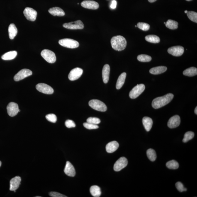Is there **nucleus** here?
<instances>
[{
  "instance_id": "f257e3e1",
  "label": "nucleus",
  "mask_w": 197,
  "mask_h": 197,
  "mask_svg": "<svg viewBox=\"0 0 197 197\" xmlns=\"http://www.w3.org/2000/svg\"><path fill=\"white\" fill-rule=\"evenodd\" d=\"M174 97V95L169 93L164 96L156 98L152 102L153 108L155 109H158L162 108L170 102Z\"/></svg>"
},
{
  "instance_id": "f03ea898",
  "label": "nucleus",
  "mask_w": 197,
  "mask_h": 197,
  "mask_svg": "<svg viewBox=\"0 0 197 197\" xmlns=\"http://www.w3.org/2000/svg\"><path fill=\"white\" fill-rule=\"evenodd\" d=\"M111 43L112 48L118 51L124 50L127 45L126 40L121 35L113 37L111 39Z\"/></svg>"
},
{
  "instance_id": "7ed1b4c3",
  "label": "nucleus",
  "mask_w": 197,
  "mask_h": 197,
  "mask_svg": "<svg viewBox=\"0 0 197 197\" xmlns=\"http://www.w3.org/2000/svg\"><path fill=\"white\" fill-rule=\"evenodd\" d=\"M89 105L92 108L96 111L105 112L107 110L106 105L99 100H91L89 102Z\"/></svg>"
},
{
  "instance_id": "20e7f679",
  "label": "nucleus",
  "mask_w": 197,
  "mask_h": 197,
  "mask_svg": "<svg viewBox=\"0 0 197 197\" xmlns=\"http://www.w3.org/2000/svg\"><path fill=\"white\" fill-rule=\"evenodd\" d=\"M59 43L62 46L68 48H76L79 46L78 42L69 38L62 39L59 41Z\"/></svg>"
},
{
  "instance_id": "39448f33",
  "label": "nucleus",
  "mask_w": 197,
  "mask_h": 197,
  "mask_svg": "<svg viewBox=\"0 0 197 197\" xmlns=\"http://www.w3.org/2000/svg\"><path fill=\"white\" fill-rule=\"evenodd\" d=\"M41 55L47 62L50 63H54L56 60L55 53L48 49H44L42 50Z\"/></svg>"
},
{
  "instance_id": "423d86ee",
  "label": "nucleus",
  "mask_w": 197,
  "mask_h": 197,
  "mask_svg": "<svg viewBox=\"0 0 197 197\" xmlns=\"http://www.w3.org/2000/svg\"><path fill=\"white\" fill-rule=\"evenodd\" d=\"M145 86L144 84H137L130 91L129 97L132 99H135L138 97L145 90Z\"/></svg>"
},
{
  "instance_id": "0eeeda50",
  "label": "nucleus",
  "mask_w": 197,
  "mask_h": 197,
  "mask_svg": "<svg viewBox=\"0 0 197 197\" xmlns=\"http://www.w3.org/2000/svg\"><path fill=\"white\" fill-rule=\"evenodd\" d=\"M63 26L64 28L71 30L82 29L84 28V24L81 20L64 23Z\"/></svg>"
},
{
  "instance_id": "6e6552de",
  "label": "nucleus",
  "mask_w": 197,
  "mask_h": 197,
  "mask_svg": "<svg viewBox=\"0 0 197 197\" xmlns=\"http://www.w3.org/2000/svg\"><path fill=\"white\" fill-rule=\"evenodd\" d=\"M23 14L29 21H34L36 20L37 13L33 8L27 7L24 11Z\"/></svg>"
},
{
  "instance_id": "1a4fd4ad",
  "label": "nucleus",
  "mask_w": 197,
  "mask_h": 197,
  "mask_svg": "<svg viewBox=\"0 0 197 197\" xmlns=\"http://www.w3.org/2000/svg\"><path fill=\"white\" fill-rule=\"evenodd\" d=\"M37 90L46 94H52L54 92L53 88L50 86L44 83H39L36 86Z\"/></svg>"
},
{
  "instance_id": "9d476101",
  "label": "nucleus",
  "mask_w": 197,
  "mask_h": 197,
  "mask_svg": "<svg viewBox=\"0 0 197 197\" xmlns=\"http://www.w3.org/2000/svg\"><path fill=\"white\" fill-rule=\"evenodd\" d=\"M32 72L29 69H24L20 71L15 75L14 80L18 81L32 75Z\"/></svg>"
},
{
  "instance_id": "9b49d317",
  "label": "nucleus",
  "mask_w": 197,
  "mask_h": 197,
  "mask_svg": "<svg viewBox=\"0 0 197 197\" xmlns=\"http://www.w3.org/2000/svg\"><path fill=\"white\" fill-rule=\"evenodd\" d=\"M128 164V161L125 157H121L115 162L114 169L115 171H119L126 167Z\"/></svg>"
},
{
  "instance_id": "f8f14e48",
  "label": "nucleus",
  "mask_w": 197,
  "mask_h": 197,
  "mask_svg": "<svg viewBox=\"0 0 197 197\" xmlns=\"http://www.w3.org/2000/svg\"><path fill=\"white\" fill-rule=\"evenodd\" d=\"M8 113L10 116L13 117L16 116L20 111L17 104L13 102L10 103L7 107Z\"/></svg>"
},
{
  "instance_id": "ddd939ff",
  "label": "nucleus",
  "mask_w": 197,
  "mask_h": 197,
  "mask_svg": "<svg viewBox=\"0 0 197 197\" xmlns=\"http://www.w3.org/2000/svg\"><path fill=\"white\" fill-rule=\"evenodd\" d=\"M184 51V47L181 46L171 47L168 50L169 53L176 57H179L182 55Z\"/></svg>"
},
{
  "instance_id": "4468645a",
  "label": "nucleus",
  "mask_w": 197,
  "mask_h": 197,
  "mask_svg": "<svg viewBox=\"0 0 197 197\" xmlns=\"http://www.w3.org/2000/svg\"><path fill=\"white\" fill-rule=\"evenodd\" d=\"M83 73L82 69L79 68H76L72 69L69 74L68 78L71 81H74L79 79Z\"/></svg>"
},
{
  "instance_id": "2eb2a0df",
  "label": "nucleus",
  "mask_w": 197,
  "mask_h": 197,
  "mask_svg": "<svg viewBox=\"0 0 197 197\" xmlns=\"http://www.w3.org/2000/svg\"><path fill=\"white\" fill-rule=\"evenodd\" d=\"M180 118L178 115H175L169 119L168 126L170 128L174 129L179 126L180 123Z\"/></svg>"
},
{
  "instance_id": "dca6fc26",
  "label": "nucleus",
  "mask_w": 197,
  "mask_h": 197,
  "mask_svg": "<svg viewBox=\"0 0 197 197\" xmlns=\"http://www.w3.org/2000/svg\"><path fill=\"white\" fill-rule=\"evenodd\" d=\"M21 180V178L20 176H16L12 178L10 181V190L16 192V190L19 187Z\"/></svg>"
},
{
  "instance_id": "f3484780",
  "label": "nucleus",
  "mask_w": 197,
  "mask_h": 197,
  "mask_svg": "<svg viewBox=\"0 0 197 197\" xmlns=\"http://www.w3.org/2000/svg\"><path fill=\"white\" fill-rule=\"evenodd\" d=\"M83 7L87 9L96 10L99 8V5L98 2L93 1H84L81 3Z\"/></svg>"
},
{
  "instance_id": "a211bd4d",
  "label": "nucleus",
  "mask_w": 197,
  "mask_h": 197,
  "mask_svg": "<svg viewBox=\"0 0 197 197\" xmlns=\"http://www.w3.org/2000/svg\"><path fill=\"white\" fill-rule=\"evenodd\" d=\"M64 173L67 176L74 177L76 174L75 169L69 161H67L64 170Z\"/></svg>"
},
{
  "instance_id": "6ab92c4d",
  "label": "nucleus",
  "mask_w": 197,
  "mask_h": 197,
  "mask_svg": "<svg viewBox=\"0 0 197 197\" xmlns=\"http://www.w3.org/2000/svg\"><path fill=\"white\" fill-rule=\"evenodd\" d=\"M110 71L109 65L106 64L104 66L102 70V77L103 82L105 84L108 83L109 80Z\"/></svg>"
},
{
  "instance_id": "aec40b11",
  "label": "nucleus",
  "mask_w": 197,
  "mask_h": 197,
  "mask_svg": "<svg viewBox=\"0 0 197 197\" xmlns=\"http://www.w3.org/2000/svg\"><path fill=\"white\" fill-rule=\"evenodd\" d=\"M119 147V144L116 141L108 143L106 146V150L108 153H112L117 150Z\"/></svg>"
},
{
  "instance_id": "412c9836",
  "label": "nucleus",
  "mask_w": 197,
  "mask_h": 197,
  "mask_svg": "<svg viewBox=\"0 0 197 197\" xmlns=\"http://www.w3.org/2000/svg\"><path fill=\"white\" fill-rule=\"evenodd\" d=\"M49 12L54 16L62 17L65 15L63 10L59 7H54L50 8Z\"/></svg>"
},
{
  "instance_id": "4be33fe9",
  "label": "nucleus",
  "mask_w": 197,
  "mask_h": 197,
  "mask_svg": "<svg viewBox=\"0 0 197 197\" xmlns=\"http://www.w3.org/2000/svg\"><path fill=\"white\" fill-rule=\"evenodd\" d=\"M142 123L146 131H150L153 125V120L149 117H144L142 119Z\"/></svg>"
},
{
  "instance_id": "5701e85b",
  "label": "nucleus",
  "mask_w": 197,
  "mask_h": 197,
  "mask_svg": "<svg viewBox=\"0 0 197 197\" xmlns=\"http://www.w3.org/2000/svg\"><path fill=\"white\" fill-rule=\"evenodd\" d=\"M167 69V67L165 66H159V67L152 68L149 71V72L151 74L156 75V74H162L165 72Z\"/></svg>"
},
{
  "instance_id": "b1692460",
  "label": "nucleus",
  "mask_w": 197,
  "mask_h": 197,
  "mask_svg": "<svg viewBox=\"0 0 197 197\" xmlns=\"http://www.w3.org/2000/svg\"><path fill=\"white\" fill-rule=\"evenodd\" d=\"M8 33L10 39L13 40L16 36L18 33V30L16 25L14 23H11L9 25L8 29Z\"/></svg>"
},
{
  "instance_id": "393cba45",
  "label": "nucleus",
  "mask_w": 197,
  "mask_h": 197,
  "mask_svg": "<svg viewBox=\"0 0 197 197\" xmlns=\"http://www.w3.org/2000/svg\"><path fill=\"white\" fill-rule=\"evenodd\" d=\"M126 76V74L125 72L122 73L119 76L116 83V87L117 89H120L123 86L124 84Z\"/></svg>"
},
{
  "instance_id": "a878e982",
  "label": "nucleus",
  "mask_w": 197,
  "mask_h": 197,
  "mask_svg": "<svg viewBox=\"0 0 197 197\" xmlns=\"http://www.w3.org/2000/svg\"><path fill=\"white\" fill-rule=\"evenodd\" d=\"M17 53L16 51H12L6 53L2 56V59L3 60H11L14 59L17 56Z\"/></svg>"
},
{
  "instance_id": "bb28decb",
  "label": "nucleus",
  "mask_w": 197,
  "mask_h": 197,
  "mask_svg": "<svg viewBox=\"0 0 197 197\" xmlns=\"http://www.w3.org/2000/svg\"><path fill=\"white\" fill-rule=\"evenodd\" d=\"M183 74L184 75L192 77L196 75L197 74V68L192 67L186 69L183 71Z\"/></svg>"
},
{
  "instance_id": "cd10ccee",
  "label": "nucleus",
  "mask_w": 197,
  "mask_h": 197,
  "mask_svg": "<svg viewBox=\"0 0 197 197\" xmlns=\"http://www.w3.org/2000/svg\"><path fill=\"white\" fill-rule=\"evenodd\" d=\"M90 192L91 195L93 197H99L101 195V188L98 186H91L90 189Z\"/></svg>"
},
{
  "instance_id": "c85d7f7f",
  "label": "nucleus",
  "mask_w": 197,
  "mask_h": 197,
  "mask_svg": "<svg viewBox=\"0 0 197 197\" xmlns=\"http://www.w3.org/2000/svg\"><path fill=\"white\" fill-rule=\"evenodd\" d=\"M145 39L147 41L152 43H159L160 41L159 37L154 35H147L145 37Z\"/></svg>"
},
{
  "instance_id": "c756f323",
  "label": "nucleus",
  "mask_w": 197,
  "mask_h": 197,
  "mask_svg": "<svg viewBox=\"0 0 197 197\" xmlns=\"http://www.w3.org/2000/svg\"><path fill=\"white\" fill-rule=\"evenodd\" d=\"M165 26L170 29L174 30L178 28V23L177 22L171 20H169L166 22Z\"/></svg>"
},
{
  "instance_id": "7c9ffc66",
  "label": "nucleus",
  "mask_w": 197,
  "mask_h": 197,
  "mask_svg": "<svg viewBox=\"0 0 197 197\" xmlns=\"http://www.w3.org/2000/svg\"><path fill=\"white\" fill-rule=\"evenodd\" d=\"M147 155L148 159L151 161H154L156 160L157 155L155 151L153 149H149L147 151Z\"/></svg>"
},
{
  "instance_id": "2f4dec72",
  "label": "nucleus",
  "mask_w": 197,
  "mask_h": 197,
  "mask_svg": "<svg viewBox=\"0 0 197 197\" xmlns=\"http://www.w3.org/2000/svg\"><path fill=\"white\" fill-rule=\"evenodd\" d=\"M166 166L170 169H176L179 167V164L176 160L170 161L166 163Z\"/></svg>"
},
{
  "instance_id": "473e14b6",
  "label": "nucleus",
  "mask_w": 197,
  "mask_h": 197,
  "mask_svg": "<svg viewBox=\"0 0 197 197\" xmlns=\"http://www.w3.org/2000/svg\"><path fill=\"white\" fill-rule=\"evenodd\" d=\"M137 59L140 62H148L152 60V58L149 55H141L138 56Z\"/></svg>"
},
{
  "instance_id": "72a5a7b5",
  "label": "nucleus",
  "mask_w": 197,
  "mask_h": 197,
  "mask_svg": "<svg viewBox=\"0 0 197 197\" xmlns=\"http://www.w3.org/2000/svg\"><path fill=\"white\" fill-rule=\"evenodd\" d=\"M194 135V133L193 132L189 131L186 132L184 135V138L183 140V142L184 143L188 142L193 138Z\"/></svg>"
},
{
  "instance_id": "f704fd0d",
  "label": "nucleus",
  "mask_w": 197,
  "mask_h": 197,
  "mask_svg": "<svg viewBox=\"0 0 197 197\" xmlns=\"http://www.w3.org/2000/svg\"><path fill=\"white\" fill-rule=\"evenodd\" d=\"M187 15L188 18L191 21L197 23V13L193 11H188Z\"/></svg>"
},
{
  "instance_id": "c9c22d12",
  "label": "nucleus",
  "mask_w": 197,
  "mask_h": 197,
  "mask_svg": "<svg viewBox=\"0 0 197 197\" xmlns=\"http://www.w3.org/2000/svg\"><path fill=\"white\" fill-rule=\"evenodd\" d=\"M137 26L140 29L144 31H148L150 29V25L147 23H138Z\"/></svg>"
},
{
  "instance_id": "e433bc0d",
  "label": "nucleus",
  "mask_w": 197,
  "mask_h": 197,
  "mask_svg": "<svg viewBox=\"0 0 197 197\" xmlns=\"http://www.w3.org/2000/svg\"><path fill=\"white\" fill-rule=\"evenodd\" d=\"M86 122L93 124L98 125L101 122V120L95 117H89L86 120Z\"/></svg>"
},
{
  "instance_id": "4c0bfd02",
  "label": "nucleus",
  "mask_w": 197,
  "mask_h": 197,
  "mask_svg": "<svg viewBox=\"0 0 197 197\" xmlns=\"http://www.w3.org/2000/svg\"><path fill=\"white\" fill-rule=\"evenodd\" d=\"M46 118L47 120L52 122V123H56L57 120L56 116L55 114H53L47 115L46 116Z\"/></svg>"
},
{
  "instance_id": "58836bf2",
  "label": "nucleus",
  "mask_w": 197,
  "mask_h": 197,
  "mask_svg": "<svg viewBox=\"0 0 197 197\" xmlns=\"http://www.w3.org/2000/svg\"><path fill=\"white\" fill-rule=\"evenodd\" d=\"M83 126L85 128L89 130L95 129L98 128L97 125L93 124L88 123V122L83 123Z\"/></svg>"
},
{
  "instance_id": "ea45409f",
  "label": "nucleus",
  "mask_w": 197,
  "mask_h": 197,
  "mask_svg": "<svg viewBox=\"0 0 197 197\" xmlns=\"http://www.w3.org/2000/svg\"><path fill=\"white\" fill-rule=\"evenodd\" d=\"M176 186L177 189L180 192L186 191L187 189L185 188L183 184L180 182H178L176 184Z\"/></svg>"
},
{
  "instance_id": "a19ab883",
  "label": "nucleus",
  "mask_w": 197,
  "mask_h": 197,
  "mask_svg": "<svg viewBox=\"0 0 197 197\" xmlns=\"http://www.w3.org/2000/svg\"><path fill=\"white\" fill-rule=\"evenodd\" d=\"M66 126L68 128H74L76 127V125L74 122L72 120H68L65 122Z\"/></svg>"
},
{
  "instance_id": "79ce46f5",
  "label": "nucleus",
  "mask_w": 197,
  "mask_h": 197,
  "mask_svg": "<svg viewBox=\"0 0 197 197\" xmlns=\"http://www.w3.org/2000/svg\"><path fill=\"white\" fill-rule=\"evenodd\" d=\"M49 195L52 197H67L65 195L61 194L57 192H52L49 193Z\"/></svg>"
},
{
  "instance_id": "37998d69",
  "label": "nucleus",
  "mask_w": 197,
  "mask_h": 197,
  "mask_svg": "<svg viewBox=\"0 0 197 197\" xmlns=\"http://www.w3.org/2000/svg\"><path fill=\"white\" fill-rule=\"evenodd\" d=\"M117 4V1L115 0H113L112 2L111 6H110V8H112V9H115L116 8Z\"/></svg>"
},
{
  "instance_id": "c03bdc74",
  "label": "nucleus",
  "mask_w": 197,
  "mask_h": 197,
  "mask_svg": "<svg viewBox=\"0 0 197 197\" xmlns=\"http://www.w3.org/2000/svg\"><path fill=\"white\" fill-rule=\"evenodd\" d=\"M149 2L150 3H153L155 2L157 0H148Z\"/></svg>"
},
{
  "instance_id": "a18cd8bd",
  "label": "nucleus",
  "mask_w": 197,
  "mask_h": 197,
  "mask_svg": "<svg viewBox=\"0 0 197 197\" xmlns=\"http://www.w3.org/2000/svg\"><path fill=\"white\" fill-rule=\"evenodd\" d=\"M195 113L196 115L197 114V107H196L195 108Z\"/></svg>"
},
{
  "instance_id": "49530a36",
  "label": "nucleus",
  "mask_w": 197,
  "mask_h": 197,
  "mask_svg": "<svg viewBox=\"0 0 197 197\" xmlns=\"http://www.w3.org/2000/svg\"><path fill=\"white\" fill-rule=\"evenodd\" d=\"M188 11H185V13H187L188 12Z\"/></svg>"
},
{
  "instance_id": "de8ad7c7",
  "label": "nucleus",
  "mask_w": 197,
  "mask_h": 197,
  "mask_svg": "<svg viewBox=\"0 0 197 197\" xmlns=\"http://www.w3.org/2000/svg\"><path fill=\"white\" fill-rule=\"evenodd\" d=\"M2 165V162L1 161H0V167H1Z\"/></svg>"
},
{
  "instance_id": "09e8293b",
  "label": "nucleus",
  "mask_w": 197,
  "mask_h": 197,
  "mask_svg": "<svg viewBox=\"0 0 197 197\" xmlns=\"http://www.w3.org/2000/svg\"><path fill=\"white\" fill-rule=\"evenodd\" d=\"M186 1H192V0H186Z\"/></svg>"
},
{
  "instance_id": "8fccbe9b",
  "label": "nucleus",
  "mask_w": 197,
  "mask_h": 197,
  "mask_svg": "<svg viewBox=\"0 0 197 197\" xmlns=\"http://www.w3.org/2000/svg\"><path fill=\"white\" fill-rule=\"evenodd\" d=\"M36 197H41V196H36Z\"/></svg>"
},
{
  "instance_id": "3c124183",
  "label": "nucleus",
  "mask_w": 197,
  "mask_h": 197,
  "mask_svg": "<svg viewBox=\"0 0 197 197\" xmlns=\"http://www.w3.org/2000/svg\"><path fill=\"white\" fill-rule=\"evenodd\" d=\"M164 23V24H165V23Z\"/></svg>"
}]
</instances>
